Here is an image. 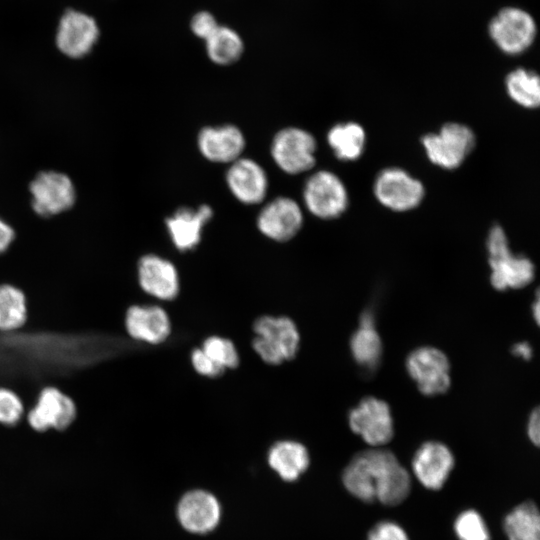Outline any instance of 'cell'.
Wrapping results in <instances>:
<instances>
[{"mask_svg":"<svg viewBox=\"0 0 540 540\" xmlns=\"http://www.w3.org/2000/svg\"><path fill=\"white\" fill-rule=\"evenodd\" d=\"M191 364L194 370L205 377L215 378L223 374L225 371L217 365L201 347L193 349L191 352Z\"/></svg>","mask_w":540,"mask_h":540,"instance_id":"33","label":"cell"},{"mask_svg":"<svg viewBox=\"0 0 540 540\" xmlns=\"http://www.w3.org/2000/svg\"><path fill=\"white\" fill-rule=\"evenodd\" d=\"M202 350L221 368L234 369L239 365V354L234 343L225 337L213 335L206 338Z\"/></svg>","mask_w":540,"mask_h":540,"instance_id":"29","label":"cell"},{"mask_svg":"<svg viewBox=\"0 0 540 540\" xmlns=\"http://www.w3.org/2000/svg\"><path fill=\"white\" fill-rule=\"evenodd\" d=\"M99 35V26L91 15L68 9L59 20L55 42L60 52L67 57L82 58L91 52Z\"/></svg>","mask_w":540,"mask_h":540,"instance_id":"11","label":"cell"},{"mask_svg":"<svg viewBox=\"0 0 540 540\" xmlns=\"http://www.w3.org/2000/svg\"><path fill=\"white\" fill-rule=\"evenodd\" d=\"M204 43L209 60L219 66L235 64L245 51L241 35L232 27L223 24H220Z\"/></svg>","mask_w":540,"mask_h":540,"instance_id":"24","label":"cell"},{"mask_svg":"<svg viewBox=\"0 0 540 540\" xmlns=\"http://www.w3.org/2000/svg\"><path fill=\"white\" fill-rule=\"evenodd\" d=\"M220 26L216 16L208 10H200L195 12L189 21V29L192 34L205 41L210 37Z\"/></svg>","mask_w":540,"mask_h":540,"instance_id":"32","label":"cell"},{"mask_svg":"<svg viewBox=\"0 0 540 540\" xmlns=\"http://www.w3.org/2000/svg\"><path fill=\"white\" fill-rule=\"evenodd\" d=\"M508 96L518 105L528 109L540 104V80L537 73L526 68H516L505 78Z\"/></svg>","mask_w":540,"mask_h":540,"instance_id":"27","label":"cell"},{"mask_svg":"<svg viewBox=\"0 0 540 540\" xmlns=\"http://www.w3.org/2000/svg\"><path fill=\"white\" fill-rule=\"evenodd\" d=\"M373 192L381 205L396 212L416 208L425 195L421 181L398 167L380 171L375 178Z\"/></svg>","mask_w":540,"mask_h":540,"instance_id":"9","label":"cell"},{"mask_svg":"<svg viewBox=\"0 0 540 540\" xmlns=\"http://www.w3.org/2000/svg\"><path fill=\"white\" fill-rule=\"evenodd\" d=\"M342 481L354 497L387 506L400 504L411 491L409 472L391 451L383 449L357 453L345 467Z\"/></svg>","mask_w":540,"mask_h":540,"instance_id":"1","label":"cell"},{"mask_svg":"<svg viewBox=\"0 0 540 540\" xmlns=\"http://www.w3.org/2000/svg\"><path fill=\"white\" fill-rule=\"evenodd\" d=\"M252 347L267 364L279 365L292 360L300 348V333L287 316L264 315L253 324Z\"/></svg>","mask_w":540,"mask_h":540,"instance_id":"3","label":"cell"},{"mask_svg":"<svg viewBox=\"0 0 540 540\" xmlns=\"http://www.w3.org/2000/svg\"><path fill=\"white\" fill-rule=\"evenodd\" d=\"M27 316V300L23 291L11 284L0 285V331H17L25 324Z\"/></svg>","mask_w":540,"mask_h":540,"instance_id":"28","label":"cell"},{"mask_svg":"<svg viewBox=\"0 0 540 540\" xmlns=\"http://www.w3.org/2000/svg\"><path fill=\"white\" fill-rule=\"evenodd\" d=\"M527 435L530 441L538 446L540 443V412L539 408H535L529 416L527 423Z\"/></svg>","mask_w":540,"mask_h":540,"instance_id":"35","label":"cell"},{"mask_svg":"<svg viewBox=\"0 0 540 540\" xmlns=\"http://www.w3.org/2000/svg\"><path fill=\"white\" fill-rule=\"evenodd\" d=\"M348 424L356 435L374 447L388 443L394 435L389 404L373 396L363 398L349 411Z\"/></svg>","mask_w":540,"mask_h":540,"instance_id":"10","label":"cell"},{"mask_svg":"<svg viewBox=\"0 0 540 540\" xmlns=\"http://www.w3.org/2000/svg\"><path fill=\"white\" fill-rule=\"evenodd\" d=\"M310 458L307 448L293 440L276 442L268 452V463L285 481H295L306 471Z\"/></svg>","mask_w":540,"mask_h":540,"instance_id":"22","label":"cell"},{"mask_svg":"<svg viewBox=\"0 0 540 540\" xmlns=\"http://www.w3.org/2000/svg\"><path fill=\"white\" fill-rule=\"evenodd\" d=\"M509 540H540V516L536 504L526 501L517 505L504 519Z\"/></svg>","mask_w":540,"mask_h":540,"instance_id":"26","label":"cell"},{"mask_svg":"<svg viewBox=\"0 0 540 540\" xmlns=\"http://www.w3.org/2000/svg\"><path fill=\"white\" fill-rule=\"evenodd\" d=\"M304 216L299 203L288 196L267 202L260 210L256 225L261 234L277 241L291 240L301 230Z\"/></svg>","mask_w":540,"mask_h":540,"instance_id":"13","label":"cell"},{"mask_svg":"<svg viewBox=\"0 0 540 540\" xmlns=\"http://www.w3.org/2000/svg\"><path fill=\"white\" fill-rule=\"evenodd\" d=\"M303 202L315 217L332 220L341 216L349 204L343 181L333 172L318 170L312 173L303 187Z\"/></svg>","mask_w":540,"mask_h":540,"instance_id":"7","label":"cell"},{"mask_svg":"<svg viewBox=\"0 0 540 540\" xmlns=\"http://www.w3.org/2000/svg\"><path fill=\"white\" fill-rule=\"evenodd\" d=\"M213 210L207 204L198 208L181 207L165 220L175 248L181 252L194 249L201 241L205 225L212 219Z\"/></svg>","mask_w":540,"mask_h":540,"instance_id":"20","label":"cell"},{"mask_svg":"<svg viewBox=\"0 0 540 540\" xmlns=\"http://www.w3.org/2000/svg\"><path fill=\"white\" fill-rule=\"evenodd\" d=\"M125 329L132 339L157 345L170 336L171 321L158 305H132L125 314Z\"/></svg>","mask_w":540,"mask_h":540,"instance_id":"19","label":"cell"},{"mask_svg":"<svg viewBox=\"0 0 540 540\" xmlns=\"http://www.w3.org/2000/svg\"><path fill=\"white\" fill-rule=\"evenodd\" d=\"M512 352L515 356L524 360L531 358L533 352L531 346L527 342H520L512 347Z\"/></svg>","mask_w":540,"mask_h":540,"instance_id":"37","label":"cell"},{"mask_svg":"<svg viewBox=\"0 0 540 540\" xmlns=\"http://www.w3.org/2000/svg\"><path fill=\"white\" fill-rule=\"evenodd\" d=\"M15 237L14 230L0 218V254L5 252Z\"/></svg>","mask_w":540,"mask_h":540,"instance_id":"36","label":"cell"},{"mask_svg":"<svg viewBox=\"0 0 540 540\" xmlns=\"http://www.w3.org/2000/svg\"><path fill=\"white\" fill-rule=\"evenodd\" d=\"M137 276L141 289L154 298L170 301L179 294V273L166 258L156 254L142 256L138 262Z\"/></svg>","mask_w":540,"mask_h":540,"instance_id":"17","label":"cell"},{"mask_svg":"<svg viewBox=\"0 0 540 540\" xmlns=\"http://www.w3.org/2000/svg\"><path fill=\"white\" fill-rule=\"evenodd\" d=\"M24 413L20 397L11 389L0 387V424L12 426Z\"/></svg>","mask_w":540,"mask_h":540,"instance_id":"31","label":"cell"},{"mask_svg":"<svg viewBox=\"0 0 540 540\" xmlns=\"http://www.w3.org/2000/svg\"><path fill=\"white\" fill-rule=\"evenodd\" d=\"M30 193L32 207L42 217L53 216L69 209L76 198L71 179L56 171L39 173L30 183Z\"/></svg>","mask_w":540,"mask_h":540,"instance_id":"12","label":"cell"},{"mask_svg":"<svg viewBox=\"0 0 540 540\" xmlns=\"http://www.w3.org/2000/svg\"><path fill=\"white\" fill-rule=\"evenodd\" d=\"M488 34L501 52L514 56L532 46L537 35V25L528 11L506 6L490 19Z\"/></svg>","mask_w":540,"mask_h":540,"instance_id":"4","label":"cell"},{"mask_svg":"<svg viewBox=\"0 0 540 540\" xmlns=\"http://www.w3.org/2000/svg\"><path fill=\"white\" fill-rule=\"evenodd\" d=\"M454 530L459 540H490L483 518L472 509L458 515L454 522Z\"/></svg>","mask_w":540,"mask_h":540,"instance_id":"30","label":"cell"},{"mask_svg":"<svg viewBox=\"0 0 540 540\" xmlns=\"http://www.w3.org/2000/svg\"><path fill=\"white\" fill-rule=\"evenodd\" d=\"M486 247L491 269L490 281L496 290L519 289L533 281L535 267L532 261L511 251L507 235L500 225L491 227Z\"/></svg>","mask_w":540,"mask_h":540,"instance_id":"2","label":"cell"},{"mask_svg":"<svg viewBox=\"0 0 540 540\" xmlns=\"http://www.w3.org/2000/svg\"><path fill=\"white\" fill-rule=\"evenodd\" d=\"M225 181L231 194L246 205L262 203L269 189L265 169L255 160L246 157H240L229 164Z\"/></svg>","mask_w":540,"mask_h":540,"instance_id":"15","label":"cell"},{"mask_svg":"<svg viewBox=\"0 0 540 540\" xmlns=\"http://www.w3.org/2000/svg\"><path fill=\"white\" fill-rule=\"evenodd\" d=\"M367 540H409V538L397 523L382 521L370 530Z\"/></svg>","mask_w":540,"mask_h":540,"instance_id":"34","label":"cell"},{"mask_svg":"<svg viewBox=\"0 0 540 540\" xmlns=\"http://www.w3.org/2000/svg\"><path fill=\"white\" fill-rule=\"evenodd\" d=\"M532 312H533V316L536 320L537 323H539V310H540V306H539V298L538 296L536 297L535 299V303L532 305Z\"/></svg>","mask_w":540,"mask_h":540,"instance_id":"38","label":"cell"},{"mask_svg":"<svg viewBox=\"0 0 540 540\" xmlns=\"http://www.w3.org/2000/svg\"><path fill=\"white\" fill-rule=\"evenodd\" d=\"M76 417V405L56 387H45L38 394L35 405L28 412V423L36 431L67 428Z\"/></svg>","mask_w":540,"mask_h":540,"instance_id":"14","label":"cell"},{"mask_svg":"<svg viewBox=\"0 0 540 540\" xmlns=\"http://www.w3.org/2000/svg\"><path fill=\"white\" fill-rule=\"evenodd\" d=\"M220 514L217 499L203 490L186 493L177 508L180 524L193 533H207L213 530L220 520Z\"/></svg>","mask_w":540,"mask_h":540,"instance_id":"21","label":"cell"},{"mask_svg":"<svg viewBox=\"0 0 540 540\" xmlns=\"http://www.w3.org/2000/svg\"><path fill=\"white\" fill-rule=\"evenodd\" d=\"M317 142L314 136L299 127H286L274 135L270 153L284 173L297 175L311 170L316 162Z\"/></svg>","mask_w":540,"mask_h":540,"instance_id":"6","label":"cell"},{"mask_svg":"<svg viewBox=\"0 0 540 540\" xmlns=\"http://www.w3.org/2000/svg\"><path fill=\"white\" fill-rule=\"evenodd\" d=\"M327 142L339 160L354 161L364 151L365 130L356 122L338 123L328 131Z\"/></svg>","mask_w":540,"mask_h":540,"instance_id":"25","label":"cell"},{"mask_svg":"<svg viewBox=\"0 0 540 540\" xmlns=\"http://www.w3.org/2000/svg\"><path fill=\"white\" fill-rule=\"evenodd\" d=\"M425 153L434 165L452 170L459 167L475 147L474 132L466 125L450 122L422 140Z\"/></svg>","mask_w":540,"mask_h":540,"instance_id":"5","label":"cell"},{"mask_svg":"<svg viewBox=\"0 0 540 540\" xmlns=\"http://www.w3.org/2000/svg\"><path fill=\"white\" fill-rule=\"evenodd\" d=\"M451 450L438 441L423 443L412 459V470L417 480L427 489L443 487L454 467Z\"/></svg>","mask_w":540,"mask_h":540,"instance_id":"18","label":"cell"},{"mask_svg":"<svg viewBox=\"0 0 540 540\" xmlns=\"http://www.w3.org/2000/svg\"><path fill=\"white\" fill-rule=\"evenodd\" d=\"M349 346L352 357L361 367L372 370L379 364L383 347L371 313L365 312L361 317L360 325L351 336Z\"/></svg>","mask_w":540,"mask_h":540,"instance_id":"23","label":"cell"},{"mask_svg":"<svg viewBox=\"0 0 540 540\" xmlns=\"http://www.w3.org/2000/svg\"><path fill=\"white\" fill-rule=\"evenodd\" d=\"M245 146L242 130L233 124L205 126L197 135L199 152L213 163L231 164L242 157Z\"/></svg>","mask_w":540,"mask_h":540,"instance_id":"16","label":"cell"},{"mask_svg":"<svg viewBox=\"0 0 540 540\" xmlns=\"http://www.w3.org/2000/svg\"><path fill=\"white\" fill-rule=\"evenodd\" d=\"M405 367L423 395H440L451 386L450 361L436 347L421 346L412 350L405 360Z\"/></svg>","mask_w":540,"mask_h":540,"instance_id":"8","label":"cell"}]
</instances>
